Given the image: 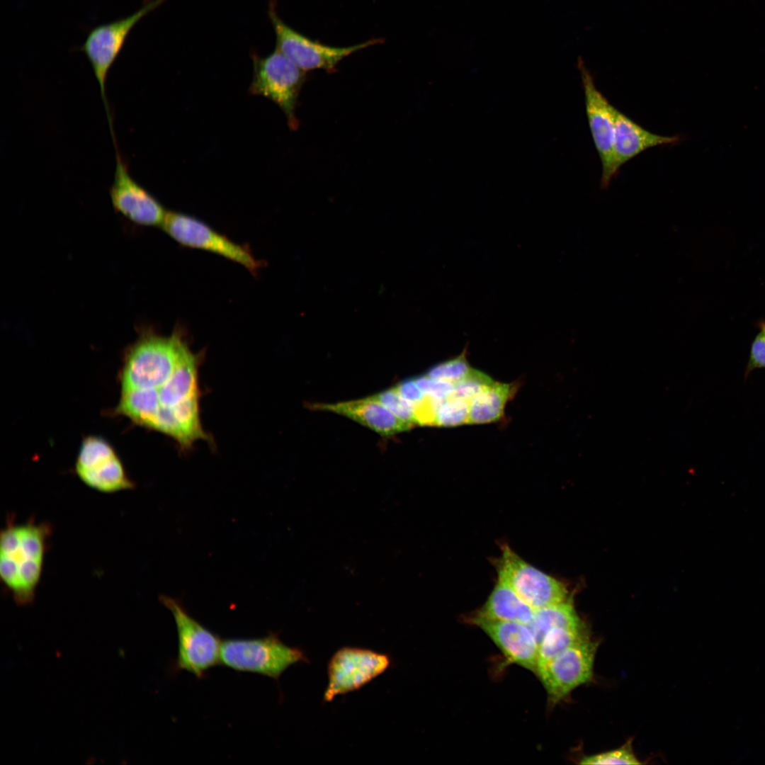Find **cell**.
Masks as SVG:
<instances>
[{
	"label": "cell",
	"mask_w": 765,
	"mask_h": 765,
	"mask_svg": "<svg viewBox=\"0 0 765 765\" xmlns=\"http://www.w3.org/2000/svg\"><path fill=\"white\" fill-rule=\"evenodd\" d=\"M48 522L8 520L0 533V576L18 606L33 603L52 534Z\"/></svg>",
	"instance_id": "1"
},
{
	"label": "cell",
	"mask_w": 765,
	"mask_h": 765,
	"mask_svg": "<svg viewBox=\"0 0 765 765\" xmlns=\"http://www.w3.org/2000/svg\"><path fill=\"white\" fill-rule=\"evenodd\" d=\"M192 351L186 330L177 325L169 336L142 329L126 351L121 372L122 392L162 387Z\"/></svg>",
	"instance_id": "2"
},
{
	"label": "cell",
	"mask_w": 765,
	"mask_h": 765,
	"mask_svg": "<svg viewBox=\"0 0 765 765\" xmlns=\"http://www.w3.org/2000/svg\"><path fill=\"white\" fill-rule=\"evenodd\" d=\"M308 662L303 650L284 644L273 633L259 638L226 639L221 644L220 662L225 666L277 681L290 666Z\"/></svg>",
	"instance_id": "3"
},
{
	"label": "cell",
	"mask_w": 765,
	"mask_h": 765,
	"mask_svg": "<svg viewBox=\"0 0 765 765\" xmlns=\"http://www.w3.org/2000/svg\"><path fill=\"white\" fill-rule=\"evenodd\" d=\"M164 1L149 0L131 15L93 28L79 48L86 56L98 81L111 132L113 123L106 93L109 71L134 26Z\"/></svg>",
	"instance_id": "4"
},
{
	"label": "cell",
	"mask_w": 765,
	"mask_h": 765,
	"mask_svg": "<svg viewBox=\"0 0 765 765\" xmlns=\"http://www.w3.org/2000/svg\"><path fill=\"white\" fill-rule=\"evenodd\" d=\"M160 601L173 614L178 635V654L173 669L186 671L198 679L220 662V637L191 617L181 603L166 596Z\"/></svg>",
	"instance_id": "5"
},
{
	"label": "cell",
	"mask_w": 765,
	"mask_h": 765,
	"mask_svg": "<svg viewBox=\"0 0 765 765\" xmlns=\"http://www.w3.org/2000/svg\"><path fill=\"white\" fill-rule=\"evenodd\" d=\"M161 227L179 244L222 256L254 276L263 267V261L256 258L249 246L234 242L193 216L168 211Z\"/></svg>",
	"instance_id": "6"
},
{
	"label": "cell",
	"mask_w": 765,
	"mask_h": 765,
	"mask_svg": "<svg viewBox=\"0 0 765 765\" xmlns=\"http://www.w3.org/2000/svg\"><path fill=\"white\" fill-rule=\"evenodd\" d=\"M253 80L249 91L275 102L285 113L289 127L297 129L298 98L305 80V72L278 50L266 57L252 55Z\"/></svg>",
	"instance_id": "7"
},
{
	"label": "cell",
	"mask_w": 765,
	"mask_h": 765,
	"mask_svg": "<svg viewBox=\"0 0 765 765\" xmlns=\"http://www.w3.org/2000/svg\"><path fill=\"white\" fill-rule=\"evenodd\" d=\"M496 567L498 577L534 610L568 599L562 582L526 562L507 545H502Z\"/></svg>",
	"instance_id": "8"
},
{
	"label": "cell",
	"mask_w": 765,
	"mask_h": 765,
	"mask_svg": "<svg viewBox=\"0 0 765 765\" xmlns=\"http://www.w3.org/2000/svg\"><path fill=\"white\" fill-rule=\"evenodd\" d=\"M268 16L276 33V49L305 72L334 70L346 57L379 42L378 40H371L349 47H331L312 40L286 25L278 16L273 1L269 5Z\"/></svg>",
	"instance_id": "9"
},
{
	"label": "cell",
	"mask_w": 765,
	"mask_h": 765,
	"mask_svg": "<svg viewBox=\"0 0 765 765\" xmlns=\"http://www.w3.org/2000/svg\"><path fill=\"white\" fill-rule=\"evenodd\" d=\"M599 642L591 638L569 647L536 671L550 703H557L593 677Z\"/></svg>",
	"instance_id": "10"
},
{
	"label": "cell",
	"mask_w": 765,
	"mask_h": 765,
	"mask_svg": "<svg viewBox=\"0 0 765 765\" xmlns=\"http://www.w3.org/2000/svg\"><path fill=\"white\" fill-rule=\"evenodd\" d=\"M390 656L354 647H343L328 663V685L324 701L356 691L385 672L391 665Z\"/></svg>",
	"instance_id": "11"
},
{
	"label": "cell",
	"mask_w": 765,
	"mask_h": 765,
	"mask_svg": "<svg viewBox=\"0 0 765 765\" xmlns=\"http://www.w3.org/2000/svg\"><path fill=\"white\" fill-rule=\"evenodd\" d=\"M75 472L86 486L102 493H115L135 487L112 446L99 436L84 439Z\"/></svg>",
	"instance_id": "12"
},
{
	"label": "cell",
	"mask_w": 765,
	"mask_h": 765,
	"mask_svg": "<svg viewBox=\"0 0 765 765\" xmlns=\"http://www.w3.org/2000/svg\"><path fill=\"white\" fill-rule=\"evenodd\" d=\"M584 104L591 137L601 164V186L607 188L617 174L614 162V106L598 90L590 72L579 59Z\"/></svg>",
	"instance_id": "13"
},
{
	"label": "cell",
	"mask_w": 765,
	"mask_h": 765,
	"mask_svg": "<svg viewBox=\"0 0 765 765\" xmlns=\"http://www.w3.org/2000/svg\"><path fill=\"white\" fill-rule=\"evenodd\" d=\"M109 195L114 210L132 222L145 227H162L166 213L162 204L130 175L118 149Z\"/></svg>",
	"instance_id": "14"
},
{
	"label": "cell",
	"mask_w": 765,
	"mask_h": 765,
	"mask_svg": "<svg viewBox=\"0 0 765 765\" xmlns=\"http://www.w3.org/2000/svg\"><path fill=\"white\" fill-rule=\"evenodd\" d=\"M511 663L536 673L538 644L526 624L506 620L472 618Z\"/></svg>",
	"instance_id": "15"
},
{
	"label": "cell",
	"mask_w": 765,
	"mask_h": 765,
	"mask_svg": "<svg viewBox=\"0 0 765 765\" xmlns=\"http://www.w3.org/2000/svg\"><path fill=\"white\" fill-rule=\"evenodd\" d=\"M311 408L342 415L384 436L406 431L414 426L369 397L336 403H317L312 404Z\"/></svg>",
	"instance_id": "16"
},
{
	"label": "cell",
	"mask_w": 765,
	"mask_h": 765,
	"mask_svg": "<svg viewBox=\"0 0 765 765\" xmlns=\"http://www.w3.org/2000/svg\"><path fill=\"white\" fill-rule=\"evenodd\" d=\"M614 162L618 173L627 162L648 149L676 143L680 137L651 132L614 108Z\"/></svg>",
	"instance_id": "17"
},
{
	"label": "cell",
	"mask_w": 765,
	"mask_h": 765,
	"mask_svg": "<svg viewBox=\"0 0 765 765\" xmlns=\"http://www.w3.org/2000/svg\"><path fill=\"white\" fill-rule=\"evenodd\" d=\"M534 611L509 584L497 577L487 600L472 618L515 621L528 625Z\"/></svg>",
	"instance_id": "18"
},
{
	"label": "cell",
	"mask_w": 765,
	"mask_h": 765,
	"mask_svg": "<svg viewBox=\"0 0 765 765\" xmlns=\"http://www.w3.org/2000/svg\"><path fill=\"white\" fill-rule=\"evenodd\" d=\"M513 391L510 384L495 381L485 387L470 402L468 424H485L500 419Z\"/></svg>",
	"instance_id": "19"
},
{
	"label": "cell",
	"mask_w": 765,
	"mask_h": 765,
	"mask_svg": "<svg viewBox=\"0 0 765 765\" xmlns=\"http://www.w3.org/2000/svg\"><path fill=\"white\" fill-rule=\"evenodd\" d=\"M582 623L572 600L568 598L560 603L536 609L532 620L527 625L538 644L543 636L552 629L577 625Z\"/></svg>",
	"instance_id": "20"
},
{
	"label": "cell",
	"mask_w": 765,
	"mask_h": 765,
	"mask_svg": "<svg viewBox=\"0 0 765 765\" xmlns=\"http://www.w3.org/2000/svg\"><path fill=\"white\" fill-rule=\"evenodd\" d=\"M590 638L584 623L548 631L538 643V667L574 645ZM537 667V669H538Z\"/></svg>",
	"instance_id": "21"
},
{
	"label": "cell",
	"mask_w": 765,
	"mask_h": 765,
	"mask_svg": "<svg viewBox=\"0 0 765 765\" xmlns=\"http://www.w3.org/2000/svg\"><path fill=\"white\" fill-rule=\"evenodd\" d=\"M470 402L450 396L440 403L436 416L435 426H455L468 424Z\"/></svg>",
	"instance_id": "22"
},
{
	"label": "cell",
	"mask_w": 765,
	"mask_h": 765,
	"mask_svg": "<svg viewBox=\"0 0 765 765\" xmlns=\"http://www.w3.org/2000/svg\"><path fill=\"white\" fill-rule=\"evenodd\" d=\"M466 350L453 358L437 364L426 375L434 379L455 384L463 379L472 369L466 358Z\"/></svg>",
	"instance_id": "23"
},
{
	"label": "cell",
	"mask_w": 765,
	"mask_h": 765,
	"mask_svg": "<svg viewBox=\"0 0 765 765\" xmlns=\"http://www.w3.org/2000/svg\"><path fill=\"white\" fill-rule=\"evenodd\" d=\"M378 402L403 421L416 425L414 405L402 397L394 388L378 392L369 397Z\"/></svg>",
	"instance_id": "24"
},
{
	"label": "cell",
	"mask_w": 765,
	"mask_h": 765,
	"mask_svg": "<svg viewBox=\"0 0 765 765\" xmlns=\"http://www.w3.org/2000/svg\"><path fill=\"white\" fill-rule=\"evenodd\" d=\"M582 764H640L641 762L636 756L631 740L616 749L602 753L584 756Z\"/></svg>",
	"instance_id": "25"
},
{
	"label": "cell",
	"mask_w": 765,
	"mask_h": 765,
	"mask_svg": "<svg viewBox=\"0 0 765 765\" xmlns=\"http://www.w3.org/2000/svg\"><path fill=\"white\" fill-rule=\"evenodd\" d=\"M494 382L487 374L472 368L463 379L454 384L452 396L470 402L477 394Z\"/></svg>",
	"instance_id": "26"
},
{
	"label": "cell",
	"mask_w": 765,
	"mask_h": 765,
	"mask_svg": "<svg viewBox=\"0 0 765 765\" xmlns=\"http://www.w3.org/2000/svg\"><path fill=\"white\" fill-rule=\"evenodd\" d=\"M760 368H765V321L760 322L759 332L751 344L749 360L744 372V379L754 370Z\"/></svg>",
	"instance_id": "27"
},
{
	"label": "cell",
	"mask_w": 765,
	"mask_h": 765,
	"mask_svg": "<svg viewBox=\"0 0 765 765\" xmlns=\"http://www.w3.org/2000/svg\"><path fill=\"white\" fill-rule=\"evenodd\" d=\"M414 381L424 395L443 400L452 395L454 384L436 380L427 375L414 378Z\"/></svg>",
	"instance_id": "28"
},
{
	"label": "cell",
	"mask_w": 765,
	"mask_h": 765,
	"mask_svg": "<svg viewBox=\"0 0 765 765\" xmlns=\"http://www.w3.org/2000/svg\"><path fill=\"white\" fill-rule=\"evenodd\" d=\"M394 388L402 397L413 405L419 403L425 395L419 387L414 378L404 380L397 386L394 387Z\"/></svg>",
	"instance_id": "29"
}]
</instances>
